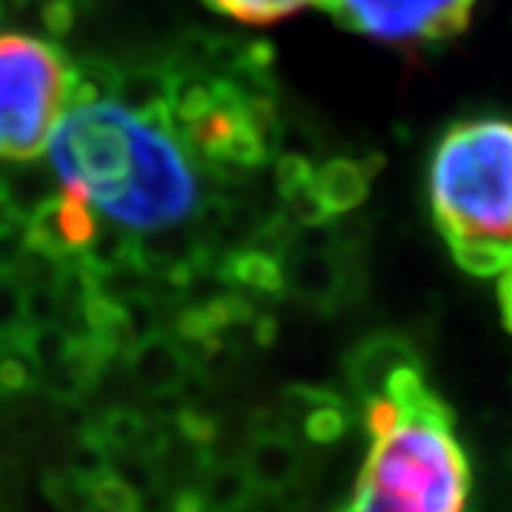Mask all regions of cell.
<instances>
[{"label":"cell","mask_w":512,"mask_h":512,"mask_svg":"<svg viewBox=\"0 0 512 512\" xmlns=\"http://www.w3.org/2000/svg\"><path fill=\"white\" fill-rule=\"evenodd\" d=\"M197 197V174L185 154L183 140L171 126L151 123L140 174L126 197L111 208L109 217L131 231H165L168 225H177L194 214Z\"/></svg>","instance_id":"obj_5"},{"label":"cell","mask_w":512,"mask_h":512,"mask_svg":"<svg viewBox=\"0 0 512 512\" xmlns=\"http://www.w3.org/2000/svg\"><path fill=\"white\" fill-rule=\"evenodd\" d=\"M296 396L302 399V410H305V436L313 444H333L342 439L345 427H348V416L339 399H333L330 393L322 390H296Z\"/></svg>","instance_id":"obj_13"},{"label":"cell","mask_w":512,"mask_h":512,"mask_svg":"<svg viewBox=\"0 0 512 512\" xmlns=\"http://www.w3.org/2000/svg\"><path fill=\"white\" fill-rule=\"evenodd\" d=\"M478 0H322L333 18L356 35L382 43H430L467 29Z\"/></svg>","instance_id":"obj_6"},{"label":"cell","mask_w":512,"mask_h":512,"mask_svg":"<svg viewBox=\"0 0 512 512\" xmlns=\"http://www.w3.org/2000/svg\"><path fill=\"white\" fill-rule=\"evenodd\" d=\"M242 470L248 473L254 490H285L299 470V450L285 433H259Z\"/></svg>","instance_id":"obj_11"},{"label":"cell","mask_w":512,"mask_h":512,"mask_svg":"<svg viewBox=\"0 0 512 512\" xmlns=\"http://www.w3.org/2000/svg\"><path fill=\"white\" fill-rule=\"evenodd\" d=\"M495 282H498V308L504 316V325L512 330V259L495 274Z\"/></svg>","instance_id":"obj_22"},{"label":"cell","mask_w":512,"mask_h":512,"mask_svg":"<svg viewBox=\"0 0 512 512\" xmlns=\"http://www.w3.org/2000/svg\"><path fill=\"white\" fill-rule=\"evenodd\" d=\"M94 237H97V220H94L92 202L74 185H66L60 194L40 202L35 214L26 217V231H23L26 251L46 256L57 265L86 254Z\"/></svg>","instance_id":"obj_7"},{"label":"cell","mask_w":512,"mask_h":512,"mask_svg":"<svg viewBox=\"0 0 512 512\" xmlns=\"http://www.w3.org/2000/svg\"><path fill=\"white\" fill-rule=\"evenodd\" d=\"M37 379V367L32 356L20 342L0 345V393H18L32 387Z\"/></svg>","instance_id":"obj_19"},{"label":"cell","mask_w":512,"mask_h":512,"mask_svg":"<svg viewBox=\"0 0 512 512\" xmlns=\"http://www.w3.org/2000/svg\"><path fill=\"white\" fill-rule=\"evenodd\" d=\"M146 140L148 120L117 100H92L66 109L46 151L66 185L109 214L137 180Z\"/></svg>","instance_id":"obj_3"},{"label":"cell","mask_w":512,"mask_h":512,"mask_svg":"<svg viewBox=\"0 0 512 512\" xmlns=\"http://www.w3.org/2000/svg\"><path fill=\"white\" fill-rule=\"evenodd\" d=\"M254 493V484L242 467H220L205 478L200 501L205 512H237Z\"/></svg>","instance_id":"obj_14"},{"label":"cell","mask_w":512,"mask_h":512,"mask_svg":"<svg viewBox=\"0 0 512 512\" xmlns=\"http://www.w3.org/2000/svg\"><path fill=\"white\" fill-rule=\"evenodd\" d=\"M370 433L350 512H467L473 473L447 407L419 365L402 367L367 399Z\"/></svg>","instance_id":"obj_1"},{"label":"cell","mask_w":512,"mask_h":512,"mask_svg":"<svg viewBox=\"0 0 512 512\" xmlns=\"http://www.w3.org/2000/svg\"><path fill=\"white\" fill-rule=\"evenodd\" d=\"M74 15H77V6L69 3V0H49V3L43 6V23H46L49 35L55 37L69 35Z\"/></svg>","instance_id":"obj_21"},{"label":"cell","mask_w":512,"mask_h":512,"mask_svg":"<svg viewBox=\"0 0 512 512\" xmlns=\"http://www.w3.org/2000/svg\"><path fill=\"white\" fill-rule=\"evenodd\" d=\"M222 276L237 288L251 293H282L285 291V265L271 248H242L225 259Z\"/></svg>","instance_id":"obj_12"},{"label":"cell","mask_w":512,"mask_h":512,"mask_svg":"<svg viewBox=\"0 0 512 512\" xmlns=\"http://www.w3.org/2000/svg\"><path fill=\"white\" fill-rule=\"evenodd\" d=\"M72 103V63L29 35H0V157H40Z\"/></svg>","instance_id":"obj_4"},{"label":"cell","mask_w":512,"mask_h":512,"mask_svg":"<svg viewBox=\"0 0 512 512\" xmlns=\"http://www.w3.org/2000/svg\"><path fill=\"white\" fill-rule=\"evenodd\" d=\"M293 285L305 299H328V293L336 291V271L325 256L305 254L299 256L285 271V288Z\"/></svg>","instance_id":"obj_16"},{"label":"cell","mask_w":512,"mask_h":512,"mask_svg":"<svg viewBox=\"0 0 512 512\" xmlns=\"http://www.w3.org/2000/svg\"><path fill=\"white\" fill-rule=\"evenodd\" d=\"M26 231V214L12 197V191L0 183V237H15Z\"/></svg>","instance_id":"obj_20"},{"label":"cell","mask_w":512,"mask_h":512,"mask_svg":"<svg viewBox=\"0 0 512 512\" xmlns=\"http://www.w3.org/2000/svg\"><path fill=\"white\" fill-rule=\"evenodd\" d=\"M416 365V356L404 345L402 339H370L367 345L356 350L353 365H350V376L356 390L367 399H376L384 393V384L390 382L402 367Z\"/></svg>","instance_id":"obj_10"},{"label":"cell","mask_w":512,"mask_h":512,"mask_svg":"<svg viewBox=\"0 0 512 512\" xmlns=\"http://www.w3.org/2000/svg\"><path fill=\"white\" fill-rule=\"evenodd\" d=\"M205 3L239 23H274L322 0H205Z\"/></svg>","instance_id":"obj_15"},{"label":"cell","mask_w":512,"mask_h":512,"mask_svg":"<svg viewBox=\"0 0 512 512\" xmlns=\"http://www.w3.org/2000/svg\"><path fill=\"white\" fill-rule=\"evenodd\" d=\"M26 330V288L15 274H0V342H15Z\"/></svg>","instance_id":"obj_18"},{"label":"cell","mask_w":512,"mask_h":512,"mask_svg":"<svg viewBox=\"0 0 512 512\" xmlns=\"http://www.w3.org/2000/svg\"><path fill=\"white\" fill-rule=\"evenodd\" d=\"M131 373L151 393H171L188 376V356L177 342L163 336H143L128 350Z\"/></svg>","instance_id":"obj_9"},{"label":"cell","mask_w":512,"mask_h":512,"mask_svg":"<svg viewBox=\"0 0 512 512\" xmlns=\"http://www.w3.org/2000/svg\"><path fill=\"white\" fill-rule=\"evenodd\" d=\"M373 168L362 160L336 157L325 165L313 168V194L328 217L348 214L356 205H362L370 188Z\"/></svg>","instance_id":"obj_8"},{"label":"cell","mask_w":512,"mask_h":512,"mask_svg":"<svg viewBox=\"0 0 512 512\" xmlns=\"http://www.w3.org/2000/svg\"><path fill=\"white\" fill-rule=\"evenodd\" d=\"M148 424L134 410H111L106 419L100 421V433H89L106 453L111 450H134L146 441Z\"/></svg>","instance_id":"obj_17"},{"label":"cell","mask_w":512,"mask_h":512,"mask_svg":"<svg viewBox=\"0 0 512 512\" xmlns=\"http://www.w3.org/2000/svg\"><path fill=\"white\" fill-rule=\"evenodd\" d=\"M430 208L456 262L495 276L512 259V123L453 126L430 160Z\"/></svg>","instance_id":"obj_2"},{"label":"cell","mask_w":512,"mask_h":512,"mask_svg":"<svg viewBox=\"0 0 512 512\" xmlns=\"http://www.w3.org/2000/svg\"><path fill=\"white\" fill-rule=\"evenodd\" d=\"M69 3H74V6H77V3H80V0H69Z\"/></svg>","instance_id":"obj_23"}]
</instances>
